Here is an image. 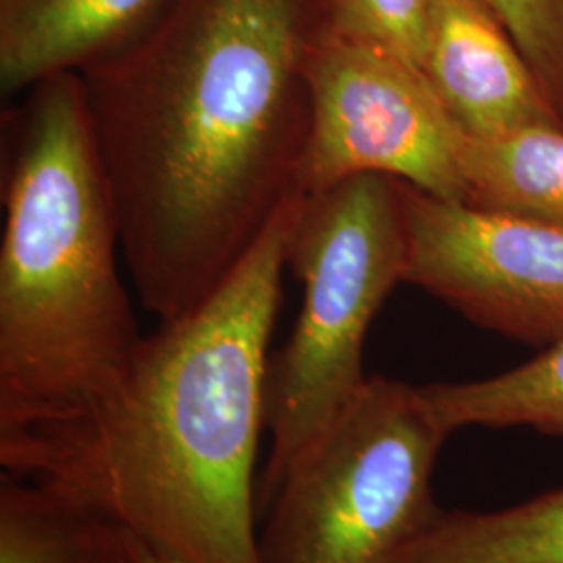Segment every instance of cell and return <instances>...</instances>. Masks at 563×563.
<instances>
[{"mask_svg":"<svg viewBox=\"0 0 563 563\" xmlns=\"http://www.w3.org/2000/svg\"><path fill=\"white\" fill-rule=\"evenodd\" d=\"M467 202L563 228V128L530 125L499 136H465Z\"/></svg>","mask_w":563,"mask_h":563,"instance_id":"11","label":"cell"},{"mask_svg":"<svg viewBox=\"0 0 563 563\" xmlns=\"http://www.w3.org/2000/svg\"><path fill=\"white\" fill-rule=\"evenodd\" d=\"M302 195L192 311L78 413L0 432V465L172 563H260L269 344Z\"/></svg>","mask_w":563,"mask_h":563,"instance_id":"2","label":"cell"},{"mask_svg":"<svg viewBox=\"0 0 563 563\" xmlns=\"http://www.w3.org/2000/svg\"><path fill=\"white\" fill-rule=\"evenodd\" d=\"M541 81L563 123V0H484Z\"/></svg>","mask_w":563,"mask_h":563,"instance_id":"15","label":"cell"},{"mask_svg":"<svg viewBox=\"0 0 563 563\" xmlns=\"http://www.w3.org/2000/svg\"><path fill=\"white\" fill-rule=\"evenodd\" d=\"M402 265L401 181L360 176L302 195L288 244V267L302 284L301 311L269 362L262 509L365 383V336L402 282Z\"/></svg>","mask_w":563,"mask_h":563,"instance_id":"4","label":"cell"},{"mask_svg":"<svg viewBox=\"0 0 563 563\" xmlns=\"http://www.w3.org/2000/svg\"><path fill=\"white\" fill-rule=\"evenodd\" d=\"M0 432L78 413L144 334L118 267L120 222L80 74L23 92L4 115Z\"/></svg>","mask_w":563,"mask_h":563,"instance_id":"3","label":"cell"},{"mask_svg":"<svg viewBox=\"0 0 563 563\" xmlns=\"http://www.w3.org/2000/svg\"><path fill=\"white\" fill-rule=\"evenodd\" d=\"M128 534V532H125ZM128 539H130V544H132V551H134V558H136V562L139 563H172L167 562L165 558H162L159 553H155L153 549H148L146 544H142L141 541H136L134 537H130L128 534Z\"/></svg>","mask_w":563,"mask_h":563,"instance_id":"16","label":"cell"},{"mask_svg":"<svg viewBox=\"0 0 563 563\" xmlns=\"http://www.w3.org/2000/svg\"><path fill=\"white\" fill-rule=\"evenodd\" d=\"M422 388L449 434L465 428H530L563 439V339L497 376Z\"/></svg>","mask_w":563,"mask_h":563,"instance_id":"13","label":"cell"},{"mask_svg":"<svg viewBox=\"0 0 563 563\" xmlns=\"http://www.w3.org/2000/svg\"><path fill=\"white\" fill-rule=\"evenodd\" d=\"M0 563H139L115 523L2 472Z\"/></svg>","mask_w":563,"mask_h":563,"instance_id":"10","label":"cell"},{"mask_svg":"<svg viewBox=\"0 0 563 563\" xmlns=\"http://www.w3.org/2000/svg\"><path fill=\"white\" fill-rule=\"evenodd\" d=\"M402 282L505 339H563V228L449 201L401 181Z\"/></svg>","mask_w":563,"mask_h":563,"instance_id":"7","label":"cell"},{"mask_svg":"<svg viewBox=\"0 0 563 563\" xmlns=\"http://www.w3.org/2000/svg\"><path fill=\"white\" fill-rule=\"evenodd\" d=\"M174 0H0V88L7 97L81 74L159 20Z\"/></svg>","mask_w":563,"mask_h":563,"instance_id":"9","label":"cell"},{"mask_svg":"<svg viewBox=\"0 0 563 563\" xmlns=\"http://www.w3.org/2000/svg\"><path fill=\"white\" fill-rule=\"evenodd\" d=\"M318 0H174L80 74L121 255L159 323L201 305L297 188Z\"/></svg>","mask_w":563,"mask_h":563,"instance_id":"1","label":"cell"},{"mask_svg":"<svg viewBox=\"0 0 563 563\" xmlns=\"http://www.w3.org/2000/svg\"><path fill=\"white\" fill-rule=\"evenodd\" d=\"M449 437L422 386L367 376L265 507L260 563H401L444 511Z\"/></svg>","mask_w":563,"mask_h":563,"instance_id":"5","label":"cell"},{"mask_svg":"<svg viewBox=\"0 0 563 563\" xmlns=\"http://www.w3.org/2000/svg\"><path fill=\"white\" fill-rule=\"evenodd\" d=\"M401 563H563V486L493 511L444 509Z\"/></svg>","mask_w":563,"mask_h":563,"instance_id":"12","label":"cell"},{"mask_svg":"<svg viewBox=\"0 0 563 563\" xmlns=\"http://www.w3.org/2000/svg\"><path fill=\"white\" fill-rule=\"evenodd\" d=\"M320 30L380 46L420 67L430 0H318Z\"/></svg>","mask_w":563,"mask_h":563,"instance_id":"14","label":"cell"},{"mask_svg":"<svg viewBox=\"0 0 563 563\" xmlns=\"http://www.w3.org/2000/svg\"><path fill=\"white\" fill-rule=\"evenodd\" d=\"M307 81L311 113L297 178L301 195L360 176H386L439 199L467 202L465 132L418 65L318 27Z\"/></svg>","mask_w":563,"mask_h":563,"instance_id":"6","label":"cell"},{"mask_svg":"<svg viewBox=\"0 0 563 563\" xmlns=\"http://www.w3.org/2000/svg\"><path fill=\"white\" fill-rule=\"evenodd\" d=\"M420 69L465 136L563 128L520 46L484 0H430Z\"/></svg>","mask_w":563,"mask_h":563,"instance_id":"8","label":"cell"}]
</instances>
